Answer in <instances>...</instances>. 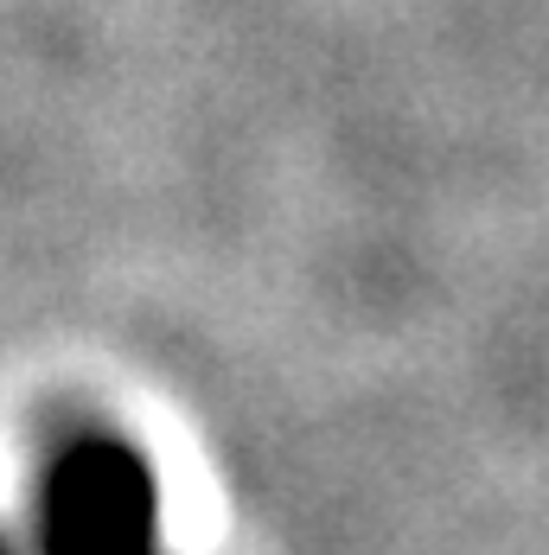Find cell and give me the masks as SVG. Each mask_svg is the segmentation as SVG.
<instances>
[{
    "instance_id": "6da1fadb",
    "label": "cell",
    "mask_w": 549,
    "mask_h": 555,
    "mask_svg": "<svg viewBox=\"0 0 549 555\" xmlns=\"http://www.w3.org/2000/svg\"><path fill=\"white\" fill-rule=\"evenodd\" d=\"M39 555H166L161 492L135 447L77 435L39 479Z\"/></svg>"
},
{
    "instance_id": "7a4b0ae2",
    "label": "cell",
    "mask_w": 549,
    "mask_h": 555,
    "mask_svg": "<svg viewBox=\"0 0 549 555\" xmlns=\"http://www.w3.org/2000/svg\"><path fill=\"white\" fill-rule=\"evenodd\" d=\"M0 555H13V550H7V543H0Z\"/></svg>"
}]
</instances>
